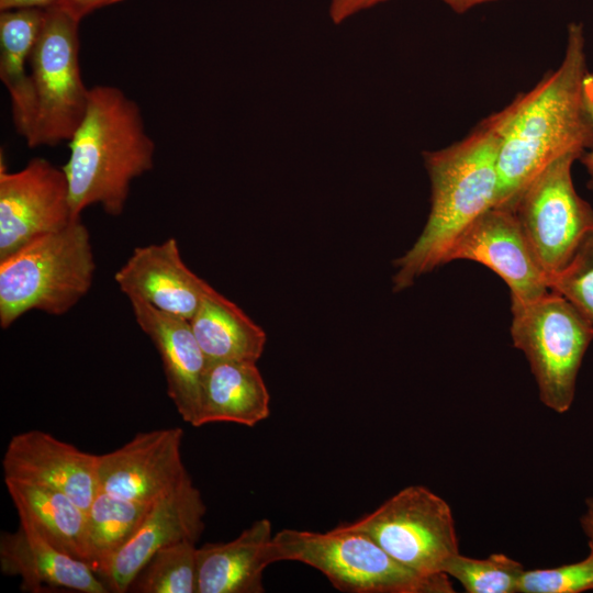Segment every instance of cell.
Returning <instances> with one entry per match:
<instances>
[{
	"label": "cell",
	"instance_id": "9a60e30c",
	"mask_svg": "<svg viewBox=\"0 0 593 593\" xmlns=\"http://www.w3.org/2000/svg\"><path fill=\"white\" fill-rule=\"evenodd\" d=\"M114 280L127 298H138L187 321L193 317L212 289L186 266L172 237L136 247L115 272Z\"/></svg>",
	"mask_w": 593,
	"mask_h": 593
},
{
	"label": "cell",
	"instance_id": "5bb4252c",
	"mask_svg": "<svg viewBox=\"0 0 593 593\" xmlns=\"http://www.w3.org/2000/svg\"><path fill=\"white\" fill-rule=\"evenodd\" d=\"M2 469L4 479L61 491L86 512L99 492L97 455L38 429L19 433L10 439Z\"/></svg>",
	"mask_w": 593,
	"mask_h": 593
},
{
	"label": "cell",
	"instance_id": "f1b7e54d",
	"mask_svg": "<svg viewBox=\"0 0 593 593\" xmlns=\"http://www.w3.org/2000/svg\"><path fill=\"white\" fill-rule=\"evenodd\" d=\"M121 1L124 0H57L56 4L77 20L81 21L85 16L94 12L96 10Z\"/></svg>",
	"mask_w": 593,
	"mask_h": 593
},
{
	"label": "cell",
	"instance_id": "ba28073f",
	"mask_svg": "<svg viewBox=\"0 0 593 593\" xmlns=\"http://www.w3.org/2000/svg\"><path fill=\"white\" fill-rule=\"evenodd\" d=\"M372 538L392 558L423 575L446 574L459 553L449 504L423 485H409L371 513L339 525Z\"/></svg>",
	"mask_w": 593,
	"mask_h": 593
},
{
	"label": "cell",
	"instance_id": "f546056e",
	"mask_svg": "<svg viewBox=\"0 0 593 593\" xmlns=\"http://www.w3.org/2000/svg\"><path fill=\"white\" fill-rule=\"evenodd\" d=\"M583 90L585 103L593 120V74L585 75ZM580 159L589 174L588 187L593 190V147L585 152Z\"/></svg>",
	"mask_w": 593,
	"mask_h": 593
},
{
	"label": "cell",
	"instance_id": "1f68e13d",
	"mask_svg": "<svg viewBox=\"0 0 593 593\" xmlns=\"http://www.w3.org/2000/svg\"><path fill=\"white\" fill-rule=\"evenodd\" d=\"M451 9L455 13L462 14L468 11L489 2H494L497 0H439Z\"/></svg>",
	"mask_w": 593,
	"mask_h": 593
},
{
	"label": "cell",
	"instance_id": "ac0fdd59",
	"mask_svg": "<svg viewBox=\"0 0 593 593\" xmlns=\"http://www.w3.org/2000/svg\"><path fill=\"white\" fill-rule=\"evenodd\" d=\"M271 523L255 521L235 539L198 547L197 593H261L262 573L270 564Z\"/></svg>",
	"mask_w": 593,
	"mask_h": 593
},
{
	"label": "cell",
	"instance_id": "4dcf8cb0",
	"mask_svg": "<svg viewBox=\"0 0 593 593\" xmlns=\"http://www.w3.org/2000/svg\"><path fill=\"white\" fill-rule=\"evenodd\" d=\"M57 0H0V11L19 8H41L47 9Z\"/></svg>",
	"mask_w": 593,
	"mask_h": 593
},
{
	"label": "cell",
	"instance_id": "8992f818",
	"mask_svg": "<svg viewBox=\"0 0 593 593\" xmlns=\"http://www.w3.org/2000/svg\"><path fill=\"white\" fill-rule=\"evenodd\" d=\"M511 309L513 344L530 365L541 402L557 413H566L574 399L583 356L593 339V322L551 290Z\"/></svg>",
	"mask_w": 593,
	"mask_h": 593
},
{
	"label": "cell",
	"instance_id": "44dd1931",
	"mask_svg": "<svg viewBox=\"0 0 593 593\" xmlns=\"http://www.w3.org/2000/svg\"><path fill=\"white\" fill-rule=\"evenodd\" d=\"M20 523L57 549L87 563V512L61 491L4 479Z\"/></svg>",
	"mask_w": 593,
	"mask_h": 593
},
{
	"label": "cell",
	"instance_id": "484cf974",
	"mask_svg": "<svg viewBox=\"0 0 593 593\" xmlns=\"http://www.w3.org/2000/svg\"><path fill=\"white\" fill-rule=\"evenodd\" d=\"M549 290L562 295L593 322V231L568 264L549 276Z\"/></svg>",
	"mask_w": 593,
	"mask_h": 593
},
{
	"label": "cell",
	"instance_id": "52a82bcc",
	"mask_svg": "<svg viewBox=\"0 0 593 593\" xmlns=\"http://www.w3.org/2000/svg\"><path fill=\"white\" fill-rule=\"evenodd\" d=\"M80 21L54 4L30 55V72L36 98V114L29 147L54 146L70 141L81 123L89 91L79 67Z\"/></svg>",
	"mask_w": 593,
	"mask_h": 593
},
{
	"label": "cell",
	"instance_id": "30bf717a",
	"mask_svg": "<svg viewBox=\"0 0 593 593\" xmlns=\"http://www.w3.org/2000/svg\"><path fill=\"white\" fill-rule=\"evenodd\" d=\"M77 217L63 167L36 157L21 170L10 172L1 157L0 260Z\"/></svg>",
	"mask_w": 593,
	"mask_h": 593
},
{
	"label": "cell",
	"instance_id": "4316f807",
	"mask_svg": "<svg viewBox=\"0 0 593 593\" xmlns=\"http://www.w3.org/2000/svg\"><path fill=\"white\" fill-rule=\"evenodd\" d=\"M589 555L574 563L556 568L524 570L518 593H581L593 590V545Z\"/></svg>",
	"mask_w": 593,
	"mask_h": 593
},
{
	"label": "cell",
	"instance_id": "2e32d148",
	"mask_svg": "<svg viewBox=\"0 0 593 593\" xmlns=\"http://www.w3.org/2000/svg\"><path fill=\"white\" fill-rule=\"evenodd\" d=\"M136 323L156 347L167 391L179 415L197 426L208 359L190 322L161 312L138 298H128Z\"/></svg>",
	"mask_w": 593,
	"mask_h": 593
},
{
	"label": "cell",
	"instance_id": "d6986e66",
	"mask_svg": "<svg viewBox=\"0 0 593 593\" xmlns=\"http://www.w3.org/2000/svg\"><path fill=\"white\" fill-rule=\"evenodd\" d=\"M270 414V395L256 362L217 361L208 365L197 426L236 423L248 427Z\"/></svg>",
	"mask_w": 593,
	"mask_h": 593
},
{
	"label": "cell",
	"instance_id": "277c9868",
	"mask_svg": "<svg viewBox=\"0 0 593 593\" xmlns=\"http://www.w3.org/2000/svg\"><path fill=\"white\" fill-rule=\"evenodd\" d=\"M96 261L81 217L0 260V326L31 310L68 313L90 290Z\"/></svg>",
	"mask_w": 593,
	"mask_h": 593
},
{
	"label": "cell",
	"instance_id": "ffe728a7",
	"mask_svg": "<svg viewBox=\"0 0 593 593\" xmlns=\"http://www.w3.org/2000/svg\"><path fill=\"white\" fill-rule=\"evenodd\" d=\"M45 9L19 8L0 11V79L10 99L14 128L25 141L31 135L36 98L30 55L40 34Z\"/></svg>",
	"mask_w": 593,
	"mask_h": 593
},
{
	"label": "cell",
	"instance_id": "7402d4cb",
	"mask_svg": "<svg viewBox=\"0 0 593 593\" xmlns=\"http://www.w3.org/2000/svg\"><path fill=\"white\" fill-rule=\"evenodd\" d=\"M208 359L257 362L266 345V333L237 304L212 288L189 321Z\"/></svg>",
	"mask_w": 593,
	"mask_h": 593
},
{
	"label": "cell",
	"instance_id": "7a4b0ae2",
	"mask_svg": "<svg viewBox=\"0 0 593 593\" xmlns=\"http://www.w3.org/2000/svg\"><path fill=\"white\" fill-rule=\"evenodd\" d=\"M423 157L430 180V211L415 243L393 262L395 292L445 265L457 237L496 203L499 136L491 116L461 141Z\"/></svg>",
	"mask_w": 593,
	"mask_h": 593
},
{
	"label": "cell",
	"instance_id": "603a6c76",
	"mask_svg": "<svg viewBox=\"0 0 593 593\" xmlns=\"http://www.w3.org/2000/svg\"><path fill=\"white\" fill-rule=\"evenodd\" d=\"M152 504L99 490L87 511V563L98 575L133 536Z\"/></svg>",
	"mask_w": 593,
	"mask_h": 593
},
{
	"label": "cell",
	"instance_id": "9c48e42d",
	"mask_svg": "<svg viewBox=\"0 0 593 593\" xmlns=\"http://www.w3.org/2000/svg\"><path fill=\"white\" fill-rule=\"evenodd\" d=\"M579 158L568 154L553 160L508 209L547 279L568 264L593 231V209L577 193L572 181L571 168Z\"/></svg>",
	"mask_w": 593,
	"mask_h": 593
},
{
	"label": "cell",
	"instance_id": "cb8c5ba5",
	"mask_svg": "<svg viewBox=\"0 0 593 593\" xmlns=\"http://www.w3.org/2000/svg\"><path fill=\"white\" fill-rule=\"evenodd\" d=\"M197 542L184 540L156 551L133 580L138 593H197Z\"/></svg>",
	"mask_w": 593,
	"mask_h": 593
},
{
	"label": "cell",
	"instance_id": "6da1fadb",
	"mask_svg": "<svg viewBox=\"0 0 593 593\" xmlns=\"http://www.w3.org/2000/svg\"><path fill=\"white\" fill-rule=\"evenodd\" d=\"M586 74L583 26L572 22L558 68L491 115L499 136L496 208L511 209L553 160L568 154L581 158L593 147V120L583 90Z\"/></svg>",
	"mask_w": 593,
	"mask_h": 593
},
{
	"label": "cell",
	"instance_id": "e0dca14e",
	"mask_svg": "<svg viewBox=\"0 0 593 593\" xmlns=\"http://www.w3.org/2000/svg\"><path fill=\"white\" fill-rule=\"evenodd\" d=\"M0 569L20 577L25 592H110L88 563L57 549L21 523L15 532H1Z\"/></svg>",
	"mask_w": 593,
	"mask_h": 593
},
{
	"label": "cell",
	"instance_id": "3957f363",
	"mask_svg": "<svg viewBox=\"0 0 593 593\" xmlns=\"http://www.w3.org/2000/svg\"><path fill=\"white\" fill-rule=\"evenodd\" d=\"M155 147L133 99L113 86L91 88L63 166L74 215L80 216L91 204L121 215L132 181L153 169Z\"/></svg>",
	"mask_w": 593,
	"mask_h": 593
},
{
	"label": "cell",
	"instance_id": "83f0119b",
	"mask_svg": "<svg viewBox=\"0 0 593 593\" xmlns=\"http://www.w3.org/2000/svg\"><path fill=\"white\" fill-rule=\"evenodd\" d=\"M385 1L388 0H331L329 16L335 24H340L356 13Z\"/></svg>",
	"mask_w": 593,
	"mask_h": 593
},
{
	"label": "cell",
	"instance_id": "5b68a950",
	"mask_svg": "<svg viewBox=\"0 0 593 593\" xmlns=\"http://www.w3.org/2000/svg\"><path fill=\"white\" fill-rule=\"evenodd\" d=\"M270 564L298 561L348 593H452L449 575H423L392 558L368 535L340 526L326 533L286 528L268 546Z\"/></svg>",
	"mask_w": 593,
	"mask_h": 593
},
{
	"label": "cell",
	"instance_id": "d6a6232c",
	"mask_svg": "<svg viewBox=\"0 0 593 593\" xmlns=\"http://www.w3.org/2000/svg\"><path fill=\"white\" fill-rule=\"evenodd\" d=\"M585 512L581 516L580 523L589 542L593 545V497L586 499Z\"/></svg>",
	"mask_w": 593,
	"mask_h": 593
},
{
	"label": "cell",
	"instance_id": "4fadbf2b",
	"mask_svg": "<svg viewBox=\"0 0 593 593\" xmlns=\"http://www.w3.org/2000/svg\"><path fill=\"white\" fill-rule=\"evenodd\" d=\"M206 506L190 474L155 501L142 523L99 574L110 592H127L133 580L159 549L179 542H198L204 529Z\"/></svg>",
	"mask_w": 593,
	"mask_h": 593
},
{
	"label": "cell",
	"instance_id": "8fae6325",
	"mask_svg": "<svg viewBox=\"0 0 593 593\" xmlns=\"http://www.w3.org/2000/svg\"><path fill=\"white\" fill-rule=\"evenodd\" d=\"M466 259L499 275L511 292V306L529 303L546 293L547 276L512 210L493 206L477 217L454 242L445 264Z\"/></svg>",
	"mask_w": 593,
	"mask_h": 593
},
{
	"label": "cell",
	"instance_id": "d4e9b609",
	"mask_svg": "<svg viewBox=\"0 0 593 593\" xmlns=\"http://www.w3.org/2000/svg\"><path fill=\"white\" fill-rule=\"evenodd\" d=\"M523 566L504 553L477 559L457 553L445 573L456 579L468 593H515Z\"/></svg>",
	"mask_w": 593,
	"mask_h": 593
},
{
	"label": "cell",
	"instance_id": "7c38bea8",
	"mask_svg": "<svg viewBox=\"0 0 593 593\" xmlns=\"http://www.w3.org/2000/svg\"><path fill=\"white\" fill-rule=\"evenodd\" d=\"M182 438L180 427L139 432L120 448L97 455L99 490L154 503L189 475L181 457Z\"/></svg>",
	"mask_w": 593,
	"mask_h": 593
}]
</instances>
